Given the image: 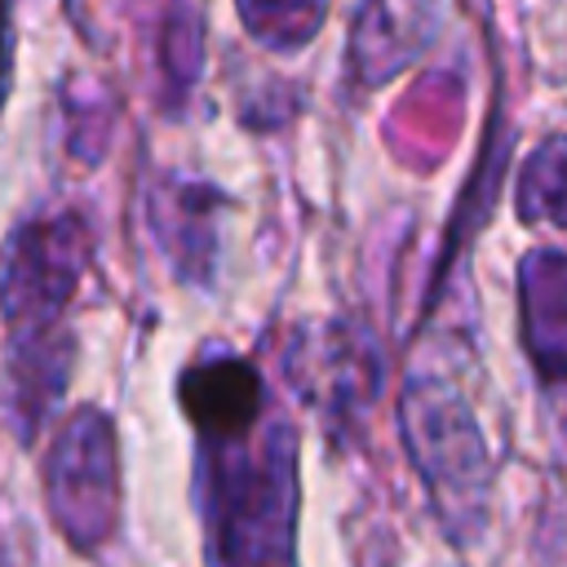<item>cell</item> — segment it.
<instances>
[{
	"label": "cell",
	"instance_id": "1",
	"mask_svg": "<svg viewBox=\"0 0 567 567\" xmlns=\"http://www.w3.org/2000/svg\"><path fill=\"white\" fill-rule=\"evenodd\" d=\"M208 487V567H297V421L239 354L182 377Z\"/></svg>",
	"mask_w": 567,
	"mask_h": 567
},
{
	"label": "cell",
	"instance_id": "2",
	"mask_svg": "<svg viewBox=\"0 0 567 567\" xmlns=\"http://www.w3.org/2000/svg\"><path fill=\"white\" fill-rule=\"evenodd\" d=\"M399 425L443 532L456 545L474 540L492 509L496 470L456 377L434 363H416L399 394Z\"/></svg>",
	"mask_w": 567,
	"mask_h": 567
},
{
	"label": "cell",
	"instance_id": "3",
	"mask_svg": "<svg viewBox=\"0 0 567 567\" xmlns=\"http://www.w3.org/2000/svg\"><path fill=\"white\" fill-rule=\"evenodd\" d=\"M518 328L554 430L567 443V252L532 248L518 261Z\"/></svg>",
	"mask_w": 567,
	"mask_h": 567
},
{
	"label": "cell",
	"instance_id": "4",
	"mask_svg": "<svg viewBox=\"0 0 567 567\" xmlns=\"http://www.w3.org/2000/svg\"><path fill=\"white\" fill-rule=\"evenodd\" d=\"M439 31V0H368L354 31L359 80L377 84L403 71Z\"/></svg>",
	"mask_w": 567,
	"mask_h": 567
},
{
	"label": "cell",
	"instance_id": "5",
	"mask_svg": "<svg viewBox=\"0 0 567 567\" xmlns=\"http://www.w3.org/2000/svg\"><path fill=\"white\" fill-rule=\"evenodd\" d=\"M514 208L532 226H563L567 230V133H549L518 168Z\"/></svg>",
	"mask_w": 567,
	"mask_h": 567
},
{
	"label": "cell",
	"instance_id": "6",
	"mask_svg": "<svg viewBox=\"0 0 567 567\" xmlns=\"http://www.w3.org/2000/svg\"><path fill=\"white\" fill-rule=\"evenodd\" d=\"M235 4L244 31L275 53L306 49L328 18V0H235Z\"/></svg>",
	"mask_w": 567,
	"mask_h": 567
},
{
	"label": "cell",
	"instance_id": "7",
	"mask_svg": "<svg viewBox=\"0 0 567 567\" xmlns=\"http://www.w3.org/2000/svg\"><path fill=\"white\" fill-rule=\"evenodd\" d=\"M0 66H4V0H0Z\"/></svg>",
	"mask_w": 567,
	"mask_h": 567
}]
</instances>
